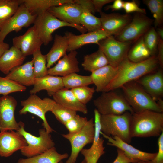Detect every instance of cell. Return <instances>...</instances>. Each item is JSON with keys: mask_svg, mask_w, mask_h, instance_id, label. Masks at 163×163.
I'll return each instance as SVG.
<instances>
[{"mask_svg": "<svg viewBox=\"0 0 163 163\" xmlns=\"http://www.w3.org/2000/svg\"><path fill=\"white\" fill-rule=\"evenodd\" d=\"M27 145L24 137L13 130L0 132V156L7 157Z\"/></svg>", "mask_w": 163, "mask_h": 163, "instance_id": "cell-16", "label": "cell"}, {"mask_svg": "<svg viewBox=\"0 0 163 163\" xmlns=\"http://www.w3.org/2000/svg\"><path fill=\"white\" fill-rule=\"evenodd\" d=\"M61 123L65 124L77 114V112L56 103L51 111Z\"/></svg>", "mask_w": 163, "mask_h": 163, "instance_id": "cell-39", "label": "cell"}, {"mask_svg": "<svg viewBox=\"0 0 163 163\" xmlns=\"http://www.w3.org/2000/svg\"><path fill=\"white\" fill-rule=\"evenodd\" d=\"M24 2V0H0V30Z\"/></svg>", "mask_w": 163, "mask_h": 163, "instance_id": "cell-33", "label": "cell"}, {"mask_svg": "<svg viewBox=\"0 0 163 163\" xmlns=\"http://www.w3.org/2000/svg\"><path fill=\"white\" fill-rule=\"evenodd\" d=\"M74 3L79 5L88 10L93 14L95 12L91 0H74Z\"/></svg>", "mask_w": 163, "mask_h": 163, "instance_id": "cell-46", "label": "cell"}, {"mask_svg": "<svg viewBox=\"0 0 163 163\" xmlns=\"http://www.w3.org/2000/svg\"><path fill=\"white\" fill-rule=\"evenodd\" d=\"M34 26L43 44L48 45L53 40L52 35L56 30L64 27H70L75 28L82 34L87 30L81 25L73 24L63 22L53 16L48 11L37 15L34 22Z\"/></svg>", "mask_w": 163, "mask_h": 163, "instance_id": "cell-5", "label": "cell"}, {"mask_svg": "<svg viewBox=\"0 0 163 163\" xmlns=\"http://www.w3.org/2000/svg\"><path fill=\"white\" fill-rule=\"evenodd\" d=\"M69 156L67 153H58L54 146L38 155L27 158H20L17 163H59Z\"/></svg>", "mask_w": 163, "mask_h": 163, "instance_id": "cell-29", "label": "cell"}, {"mask_svg": "<svg viewBox=\"0 0 163 163\" xmlns=\"http://www.w3.org/2000/svg\"><path fill=\"white\" fill-rule=\"evenodd\" d=\"M17 105L16 99L12 96L0 97V132L20 128L19 123L15 119L14 112Z\"/></svg>", "mask_w": 163, "mask_h": 163, "instance_id": "cell-13", "label": "cell"}, {"mask_svg": "<svg viewBox=\"0 0 163 163\" xmlns=\"http://www.w3.org/2000/svg\"><path fill=\"white\" fill-rule=\"evenodd\" d=\"M93 103L101 115H120L126 111L134 113L124 96L114 91L102 92Z\"/></svg>", "mask_w": 163, "mask_h": 163, "instance_id": "cell-7", "label": "cell"}, {"mask_svg": "<svg viewBox=\"0 0 163 163\" xmlns=\"http://www.w3.org/2000/svg\"><path fill=\"white\" fill-rule=\"evenodd\" d=\"M68 40L64 35L62 36L56 34L54 37L53 44L46 54L48 69L51 66L62 57L66 54L68 47Z\"/></svg>", "mask_w": 163, "mask_h": 163, "instance_id": "cell-28", "label": "cell"}, {"mask_svg": "<svg viewBox=\"0 0 163 163\" xmlns=\"http://www.w3.org/2000/svg\"><path fill=\"white\" fill-rule=\"evenodd\" d=\"M120 88L123 91L124 97L134 113L147 110L163 113V107L136 81L126 83Z\"/></svg>", "mask_w": 163, "mask_h": 163, "instance_id": "cell-3", "label": "cell"}, {"mask_svg": "<svg viewBox=\"0 0 163 163\" xmlns=\"http://www.w3.org/2000/svg\"><path fill=\"white\" fill-rule=\"evenodd\" d=\"M159 65L158 57L155 55L138 62H132L126 57L117 67V74L103 92L114 91L126 83L136 81L153 72Z\"/></svg>", "mask_w": 163, "mask_h": 163, "instance_id": "cell-1", "label": "cell"}, {"mask_svg": "<svg viewBox=\"0 0 163 163\" xmlns=\"http://www.w3.org/2000/svg\"><path fill=\"white\" fill-rule=\"evenodd\" d=\"M163 132V113L147 110L132 114L130 123L132 138L158 136Z\"/></svg>", "mask_w": 163, "mask_h": 163, "instance_id": "cell-2", "label": "cell"}, {"mask_svg": "<svg viewBox=\"0 0 163 163\" xmlns=\"http://www.w3.org/2000/svg\"><path fill=\"white\" fill-rule=\"evenodd\" d=\"M64 88L72 89L93 84L90 75H78L74 73L62 77Z\"/></svg>", "mask_w": 163, "mask_h": 163, "instance_id": "cell-34", "label": "cell"}, {"mask_svg": "<svg viewBox=\"0 0 163 163\" xmlns=\"http://www.w3.org/2000/svg\"><path fill=\"white\" fill-rule=\"evenodd\" d=\"M65 35L68 41L67 52L76 50L83 46L89 43H94L99 45L101 40L112 36L102 28L79 35L67 32L65 33Z\"/></svg>", "mask_w": 163, "mask_h": 163, "instance_id": "cell-14", "label": "cell"}, {"mask_svg": "<svg viewBox=\"0 0 163 163\" xmlns=\"http://www.w3.org/2000/svg\"><path fill=\"white\" fill-rule=\"evenodd\" d=\"M59 163H63V162L62 161H61ZM81 163H86V162L85 160L84 159L81 162Z\"/></svg>", "mask_w": 163, "mask_h": 163, "instance_id": "cell-52", "label": "cell"}, {"mask_svg": "<svg viewBox=\"0 0 163 163\" xmlns=\"http://www.w3.org/2000/svg\"><path fill=\"white\" fill-rule=\"evenodd\" d=\"M156 101L163 95V73L162 68L147 74L135 81Z\"/></svg>", "mask_w": 163, "mask_h": 163, "instance_id": "cell-20", "label": "cell"}, {"mask_svg": "<svg viewBox=\"0 0 163 163\" xmlns=\"http://www.w3.org/2000/svg\"><path fill=\"white\" fill-rule=\"evenodd\" d=\"M25 58L19 49L13 46L0 57V71L7 75L12 70L22 65Z\"/></svg>", "mask_w": 163, "mask_h": 163, "instance_id": "cell-25", "label": "cell"}, {"mask_svg": "<svg viewBox=\"0 0 163 163\" xmlns=\"http://www.w3.org/2000/svg\"><path fill=\"white\" fill-rule=\"evenodd\" d=\"M117 70V67L108 64L91 72L90 76L96 86L95 91L103 92L116 76Z\"/></svg>", "mask_w": 163, "mask_h": 163, "instance_id": "cell-27", "label": "cell"}, {"mask_svg": "<svg viewBox=\"0 0 163 163\" xmlns=\"http://www.w3.org/2000/svg\"><path fill=\"white\" fill-rule=\"evenodd\" d=\"M144 42L151 56H155L158 50V37L154 27H151L144 36Z\"/></svg>", "mask_w": 163, "mask_h": 163, "instance_id": "cell-40", "label": "cell"}, {"mask_svg": "<svg viewBox=\"0 0 163 163\" xmlns=\"http://www.w3.org/2000/svg\"><path fill=\"white\" fill-rule=\"evenodd\" d=\"M100 133L108 140V145L116 147L121 149L125 155L130 159L146 162L153 159L157 154V153H150L140 151L117 137L108 136L101 131Z\"/></svg>", "mask_w": 163, "mask_h": 163, "instance_id": "cell-18", "label": "cell"}, {"mask_svg": "<svg viewBox=\"0 0 163 163\" xmlns=\"http://www.w3.org/2000/svg\"><path fill=\"white\" fill-rule=\"evenodd\" d=\"M34 87L30 91V94H36L42 90L47 91L50 96L64 88L62 77L47 75L36 78Z\"/></svg>", "mask_w": 163, "mask_h": 163, "instance_id": "cell-26", "label": "cell"}, {"mask_svg": "<svg viewBox=\"0 0 163 163\" xmlns=\"http://www.w3.org/2000/svg\"><path fill=\"white\" fill-rule=\"evenodd\" d=\"M151 56L150 52L145 45L142 36L129 50L127 57L132 62H138L147 59Z\"/></svg>", "mask_w": 163, "mask_h": 163, "instance_id": "cell-32", "label": "cell"}, {"mask_svg": "<svg viewBox=\"0 0 163 163\" xmlns=\"http://www.w3.org/2000/svg\"><path fill=\"white\" fill-rule=\"evenodd\" d=\"M82 7L83 10L79 19L81 25L84 27L88 32L101 29L100 18L94 16L87 9Z\"/></svg>", "mask_w": 163, "mask_h": 163, "instance_id": "cell-35", "label": "cell"}, {"mask_svg": "<svg viewBox=\"0 0 163 163\" xmlns=\"http://www.w3.org/2000/svg\"><path fill=\"white\" fill-rule=\"evenodd\" d=\"M52 96L56 103L65 107L84 114L88 113L86 105L81 103L71 90L63 88L56 91Z\"/></svg>", "mask_w": 163, "mask_h": 163, "instance_id": "cell-23", "label": "cell"}, {"mask_svg": "<svg viewBox=\"0 0 163 163\" xmlns=\"http://www.w3.org/2000/svg\"><path fill=\"white\" fill-rule=\"evenodd\" d=\"M9 48V45L3 42H0V57Z\"/></svg>", "mask_w": 163, "mask_h": 163, "instance_id": "cell-50", "label": "cell"}, {"mask_svg": "<svg viewBox=\"0 0 163 163\" xmlns=\"http://www.w3.org/2000/svg\"><path fill=\"white\" fill-rule=\"evenodd\" d=\"M144 3L148 7L153 15L155 28L159 27L163 21V1L144 0Z\"/></svg>", "mask_w": 163, "mask_h": 163, "instance_id": "cell-37", "label": "cell"}, {"mask_svg": "<svg viewBox=\"0 0 163 163\" xmlns=\"http://www.w3.org/2000/svg\"><path fill=\"white\" fill-rule=\"evenodd\" d=\"M5 77L26 87L34 85L36 78L33 60L27 62L14 69Z\"/></svg>", "mask_w": 163, "mask_h": 163, "instance_id": "cell-24", "label": "cell"}, {"mask_svg": "<svg viewBox=\"0 0 163 163\" xmlns=\"http://www.w3.org/2000/svg\"><path fill=\"white\" fill-rule=\"evenodd\" d=\"M95 131L94 120L91 118L79 132L62 135L64 138L69 142L71 147L70 155L65 163H76L79 153L84 147L93 142Z\"/></svg>", "mask_w": 163, "mask_h": 163, "instance_id": "cell-9", "label": "cell"}, {"mask_svg": "<svg viewBox=\"0 0 163 163\" xmlns=\"http://www.w3.org/2000/svg\"><path fill=\"white\" fill-rule=\"evenodd\" d=\"M26 89V86L16 82L0 76V94L8 95L12 93L24 91Z\"/></svg>", "mask_w": 163, "mask_h": 163, "instance_id": "cell-38", "label": "cell"}, {"mask_svg": "<svg viewBox=\"0 0 163 163\" xmlns=\"http://www.w3.org/2000/svg\"><path fill=\"white\" fill-rule=\"evenodd\" d=\"M24 3L20 5L15 13L1 27L0 42H3L6 36L10 32H18L23 27H27L34 23L37 16L32 14Z\"/></svg>", "mask_w": 163, "mask_h": 163, "instance_id": "cell-12", "label": "cell"}, {"mask_svg": "<svg viewBox=\"0 0 163 163\" xmlns=\"http://www.w3.org/2000/svg\"><path fill=\"white\" fill-rule=\"evenodd\" d=\"M18 132L25 139L27 145L20 150L21 154L27 158L32 157L42 153L54 146L55 144L51 139V135L43 128L39 130V136H35L24 129V124L19 122Z\"/></svg>", "mask_w": 163, "mask_h": 163, "instance_id": "cell-6", "label": "cell"}, {"mask_svg": "<svg viewBox=\"0 0 163 163\" xmlns=\"http://www.w3.org/2000/svg\"><path fill=\"white\" fill-rule=\"evenodd\" d=\"M158 55L157 56L159 65L161 68L163 67V40L158 38Z\"/></svg>", "mask_w": 163, "mask_h": 163, "instance_id": "cell-48", "label": "cell"}, {"mask_svg": "<svg viewBox=\"0 0 163 163\" xmlns=\"http://www.w3.org/2000/svg\"><path fill=\"white\" fill-rule=\"evenodd\" d=\"M88 120L86 117L76 114L64 125L69 133H73L80 131L85 126Z\"/></svg>", "mask_w": 163, "mask_h": 163, "instance_id": "cell-42", "label": "cell"}, {"mask_svg": "<svg viewBox=\"0 0 163 163\" xmlns=\"http://www.w3.org/2000/svg\"><path fill=\"white\" fill-rule=\"evenodd\" d=\"M158 149L156 155L153 159L145 163H163V132L158 139Z\"/></svg>", "mask_w": 163, "mask_h": 163, "instance_id": "cell-44", "label": "cell"}, {"mask_svg": "<svg viewBox=\"0 0 163 163\" xmlns=\"http://www.w3.org/2000/svg\"><path fill=\"white\" fill-rule=\"evenodd\" d=\"M13 46L19 49L26 57L40 50L43 44L34 26L22 35L13 38Z\"/></svg>", "mask_w": 163, "mask_h": 163, "instance_id": "cell-15", "label": "cell"}, {"mask_svg": "<svg viewBox=\"0 0 163 163\" xmlns=\"http://www.w3.org/2000/svg\"><path fill=\"white\" fill-rule=\"evenodd\" d=\"M101 28L111 35H115L119 33L131 21L129 14L100 13Z\"/></svg>", "mask_w": 163, "mask_h": 163, "instance_id": "cell-21", "label": "cell"}, {"mask_svg": "<svg viewBox=\"0 0 163 163\" xmlns=\"http://www.w3.org/2000/svg\"><path fill=\"white\" fill-rule=\"evenodd\" d=\"M108 64L106 56L99 48L97 51L85 55L82 65L85 70L91 72Z\"/></svg>", "mask_w": 163, "mask_h": 163, "instance_id": "cell-31", "label": "cell"}, {"mask_svg": "<svg viewBox=\"0 0 163 163\" xmlns=\"http://www.w3.org/2000/svg\"><path fill=\"white\" fill-rule=\"evenodd\" d=\"M126 111L120 115H101V132L111 136H117L128 144L131 142L130 123L132 115Z\"/></svg>", "mask_w": 163, "mask_h": 163, "instance_id": "cell-4", "label": "cell"}, {"mask_svg": "<svg viewBox=\"0 0 163 163\" xmlns=\"http://www.w3.org/2000/svg\"><path fill=\"white\" fill-rule=\"evenodd\" d=\"M142 163H145V162H142Z\"/></svg>", "mask_w": 163, "mask_h": 163, "instance_id": "cell-54", "label": "cell"}, {"mask_svg": "<svg viewBox=\"0 0 163 163\" xmlns=\"http://www.w3.org/2000/svg\"><path fill=\"white\" fill-rule=\"evenodd\" d=\"M131 44L129 42L118 41L112 35L100 41L98 46L107 58L109 64L117 67L127 57Z\"/></svg>", "mask_w": 163, "mask_h": 163, "instance_id": "cell-11", "label": "cell"}, {"mask_svg": "<svg viewBox=\"0 0 163 163\" xmlns=\"http://www.w3.org/2000/svg\"><path fill=\"white\" fill-rule=\"evenodd\" d=\"M34 72L35 78H39L48 75V69L46 66V55H43L40 50L33 54Z\"/></svg>", "mask_w": 163, "mask_h": 163, "instance_id": "cell-36", "label": "cell"}, {"mask_svg": "<svg viewBox=\"0 0 163 163\" xmlns=\"http://www.w3.org/2000/svg\"><path fill=\"white\" fill-rule=\"evenodd\" d=\"M117 156L112 163H136L139 161L130 159L127 158L121 149L117 148Z\"/></svg>", "mask_w": 163, "mask_h": 163, "instance_id": "cell-45", "label": "cell"}, {"mask_svg": "<svg viewBox=\"0 0 163 163\" xmlns=\"http://www.w3.org/2000/svg\"><path fill=\"white\" fill-rule=\"evenodd\" d=\"M24 4L33 15L37 16L51 7L74 3V0H24Z\"/></svg>", "mask_w": 163, "mask_h": 163, "instance_id": "cell-30", "label": "cell"}, {"mask_svg": "<svg viewBox=\"0 0 163 163\" xmlns=\"http://www.w3.org/2000/svg\"><path fill=\"white\" fill-rule=\"evenodd\" d=\"M69 52L59 60L54 67L48 69L49 75L62 77L79 72V62L76 58L77 52L75 50Z\"/></svg>", "mask_w": 163, "mask_h": 163, "instance_id": "cell-22", "label": "cell"}, {"mask_svg": "<svg viewBox=\"0 0 163 163\" xmlns=\"http://www.w3.org/2000/svg\"><path fill=\"white\" fill-rule=\"evenodd\" d=\"M83 7L75 3H66L50 8L47 11L57 18L66 23L81 25L79 19Z\"/></svg>", "mask_w": 163, "mask_h": 163, "instance_id": "cell-19", "label": "cell"}, {"mask_svg": "<svg viewBox=\"0 0 163 163\" xmlns=\"http://www.w3.org/2000/svg\"><path fill=\"white\" fill-rule=\"evenodd\" d=\"M142 162L143 161H139L138 162H137L136 163H142Z\"/></svg>", "mask_w": 163, "mask_h": 163, "instance_id": "cell-53", "label": "cell"}, {"mask_svg": "<svg viewBox=\"0 0 163 163\" xmlns=\"http://www.w3.org/2000/svg\"><path fill=\"white\" fill-rule=\"evenodd\" d=\"M111 5H107L105 7L104 9L107 10H111L112 11H117L123 8V1L121 0H115Z\"/></svg>", "mask_w": 163, "mask_h": 163, "instance_id": "cell-49", "label": "cell"}, {"mask_svg": "<svg viewBox=\"0 0 163 163\" xmlns=\"http://www.w3.org/2000/svg\"><path fill=\"white\" fill-rule=\"evenodd\" d=\"M113 0H91L95 12H101L103 7L105 5L113 2Z\"/></svg>", "mask_w": 163, "mask_h": 163, "instance_id": "cell-47", "label": "cell"}, {"mask_svg": "<svg viewBox=\"0 0 163 163\" xmlns=\"http://www.w3.org/2000/svg\"><path fill=\"white\" fill-rule=\"evenodd\" d=\"M77 99L82 103L85 104L92 99L95 91L94 87L83 86L70 89Z\"/></svg>", "mask_w": 163, "mask_h": 163, "instance_id": "cell-41", "label": "cell"}, {"mask_svg": "<svg viewBox=\"0 0 163 163\" xmlns=\"http://www.w3.org/2000/svg\"><path fill=\"white\" fill-rule=\"evenodd\" d=\"M95 123V135L92 145L89 149H83L81 153L84 157L86 163H97L100 157L105 153L104 140L100 137L101 114L95 109L94 110Z\"/></svg>", "mask_w": 163, "mask_h": 163, "instance_id": "cell-17", "label": "cell"}, {"mask_svg": "<svg viewBox=\"0 0 163 163\" xmlns=\"http://www.w3.org/2000/svg\"><path fill=\"white\" fill-rule=\"evenodd\" d=\"M56 103L53 99L49 98L41 99L36 94H31L27 99L21 101L22 107L19 113L23 115L29 113L38 116L43 120L44 128L50 133L54 130L49 124L45 115L47 112L51 111Z\"/></svg>", "mask_w": 163, "mask_h": 163, "instance_id": "cell-8", "label": "cell"}, {"mask_svg": "<svg viewBox=\"0 0 163 163\" xmlns=\"http://www.w3.org/2000/svg\"><path fill=\"white\" fill-rule=\"evenodd\" d=\"M156 32L159 38L163 40V29L162 27L158 28Z\"/></svg>", "mask_w": 163, "mask_h": 163, "instance_id": "cell-51", "label": "cell"}, {"mask_svg": "<svg viewBox=\"0 0 163 163\" xmlns=\"http://www.w3.org/2000/svg\"><path fill=\"white\" fill-rule=\"evenodd\" d=\"M153 21L145 14L136 13L131 21L114 37L118 41L131 43L143 36L151 27Z\"/></svg>", "mask_w": 163, "mask_h": 163, "instance_id": "cell-10", "label": "cell"}, {"mask_svg": "<svg viewBox=\"0 0 163 163\" xmlns=\"http://www.w3.org/2000/svg\"><path fill=\"white\" fill-rule=\"evenodd\" d=\"M123 8L127 14L133 12L146 14L145 9L139 8L135 0L123 1Z\"/></svg>", "mask_w": 163, "mask_h": 163, "instance_id": "cell-43", "label": "cell"}]
</instances>
